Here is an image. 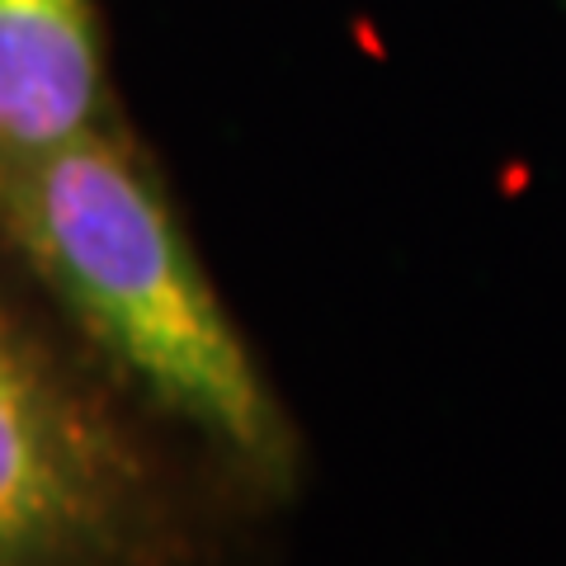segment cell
Returning <instances> with one entry per match:
<instances>
[{"label":"cell","mask_w":566,"mask_h":566,"mask_svg":"<svg viewBox=\"0 0 566 566\" xmlns=\"http://www.w3.org/2000/svg\"><path fill=\"white\" fill-rule=\"evenodd\" d=\"M0 241L156 416L245 472H289V420L118 123L0 161Z\"/></svg>","instance_id":"obj_1"},{"label":"cell","mask_w":566,"mask_h":566,"mask_svg":"<svg viewBox=\"0 0 566 566\" xmlns=\"http://www.w3.org/2000/svg\"><path fill=\"white\" fill-rule=\"evenodd\" d=\"M147 416L0 241V566H189Z\"/></svg>","instance_id":"obj_2"},{"label":"cell","mask_w":566,"mask_h":566,"mask_svg":"<svg viewBox=\"0 0 566 566\" xmlns=\"http://www.w3.org/2000/svg\"><path fill=\"white\" fill-rule=\"evenodd\" d=\"M114 123L95 0H0V161Z\"/></svg>","instance_id":"obj_3"}]
</instances>
